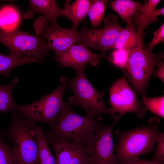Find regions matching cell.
I'll return each instance as SVG.
<instances>
[{
    "label": "cell",
    "instance_id": "cell-21",
    "mask_svg": "<svg viewBox=\"0 0 164 164\" xmlns=\"http://www.w3.org/2000/svg\"><path fill=\"white\" fill-rule=\"evenodd\" d=\"M18 81L15 77L9 84L0 85V107L3 112H12L17 109L18 105L13 99L12 93Z\"/></svg>",
    "mask_w": 164,
    "mask_h": 164
},
{
    "label": "cell",
    "instance_id": "cell-6",
    "mask_svg": "<svg viewBox=\"0 0 164 164\" xmlns=\"http://www.w3.org/2000/svg\"><path fill=\"white\" fill-rule=\"evenodd\" d=\"M128 53L126 65L122 70L136 91L143 97L157 65L163 61L164 52L154 53L145 47Z\"/></svg>",
    "mask_w": 164,
    "mask_h": 164
},
{
    "label": "cell",
    "instance_id": "cell-20",
    "mask_svg": "<svg viewBox=\"0 0 164 164\" xmlns=\"http://www.w3.org/2000/svg\"><path fill=\"white\" fill-rule=\"evenodd\" d=\"M21 18L20 13L15 7L2 6L0 8V30L10 32L18 29Z\"/></svg>",
    "mask_w": 164,
    "mask_h": 164
},
{
    "label": "cell",
    "instance_id": "cell-18",
    "mask_svg": "<svg viewBox=\"0 0 164 164\" xmlns=\"http://www.w3.org/2000/svg\"><path fill=\"white\" fill-rule=\"evenodd\" d=\"M110 4L113 10L118 15L122 21L126 23V26L135 29L132 17L142 3L138 1L132 0H114L111 1Z\"/></svg>",
    "mask_w": 164,
    "mask_h": 164
},
{
    "label": "cell",
    "instance_id": "cell-9",
    "mask_svg": "<svg viewBox=\"0 0 164 164\" xmlns=\"http://www.w3.org/2000/svg\"><path fill=\"white\" fill-rule=\"evenodd\" d=\"M109 92L110 108L113 111L118 114L114 119L118 122L122 116L128 113H135L139 118L145 116L146 109L138 100L125 77L115 81Z\"/></svg>",
    "mask_w": 164,
    "mask_h": 164
},
{
    "label": "cell",
    "instance_id": "cell-5",
    "mask_svg": "<svg viewBox=\"0 0 164 164\" xmlns=\"http://www.w3.org/2000/svg\"><path fill=\"white\" fill-rule=\"evenodd\" d=\"M12 113L11 123L4 134L12 143L17 164H39L38 144L32 132L33 127L17 109Z\"/></svg>",
    "mask_w": 164,
    "mask_h": 164
},
{
    "label": "cell",
    "instance_id": "cell-11",
    "mask_svg": "<svg viewBox=\"0 0 164 164\" xmlns=\"http://www.w3.org/2000/svg\"><path fill=\"white\" fill-rule=\"evenodd\" d=\"M53 58L60 65L71 67L75 71L85 69L88 63L97 65L102 58L109 60V56L106 54L93 53L81 43L74 44L63 53L55 55Z\"/></svg>",
    "mask_w": 164,
    "mask_h": 164
},
{
    "label": "cell",
    "instance_id": "cell-13",
    "mask_svg": "<svg viewBox=\"0 0 164 164\" xmlns=\"http://www.w3.org/2000/svg\"><path fill=\"white\" fill-rule=\"evenodd\" d=\"M79 32L72 27L63 28L56 23L49 25L41 35L46 40L50 50H53L55 55H58L79 43Z\"/></svg>",
    "mask_w": 164,
    "mask_h": 164
},
{
    "label": "cell",
    "instance_id": "cell-15",
    "mask_svg": "<svg viewBox=\"0 0 164 164\" xmlns=\"http://www.w3.org/2000/svg\"><path fill=\"white\" fill-rule=\"evenodd\" d=\"M143 35L138 34L135 29L131 26L121 27L113 49H123L128 52L145 48Z\"/></svg>",
    "mask_w": 164,
    "mask_h": 164
},
{
    "label": "cell",
    "instance_id": "cell-19",
    "mask_svg": "<svg viewBox=\"0 0 164 164\" xmlns=\"http://www.w3.org/2000/svg\"><path fill=\"white\" fill-rule=\"evenodd\" d=\"M32 132L38 144L39 164H57L56 158L50 149L46 135L43 128L36 125L32 128Z\"/></svg>",
    "mask_w": 164,
    "mask_h": 164
},
{
    "label": "cell",
    "instance_id": "cell-25",
    "mask_svg": "<svg viewBox=\"0 0 164 164\" xmlns=\"http://www.w3.org/2000/svg\"><path fill=\"white\" fill-rule=\"evenodd\" d=\"M16 154L12 147L0 138V164H17Z\"/></svg>",
    "mask_w": 164,
    "mask_h": 164
},
{
    "label": "cell",
    "instance_id": "cell-24",
    "mask_svg": "<svg viewBox=\"0 0 164 164\" xmlns=\"http://www.w3.org/2000/svg\"><path fill=\"white\" fill-rule=\"evenodd\" d=\"M143 105L145 109L162 118H164V97H142Z\"/></svg>",
    "mask_w": 164,
    "mask_h": 164
},
{
    "label": "cell",
    "instance_id": "cell-8",
    "mask_svg": "<svg viewBox=\"0 0 164 164\" xmlns=\"http://www.w3.org/2000/svg\"><path fill=\"white\" fill-rule=\"evenodd\" d=\"M117 19L116 15L110 14L104 17L102 27L89 28L84 23L79 32L78 43L105 54L106 51L113 49L121 28L117 23Z\"/></svg>",
    "mask_w": 164,
    "mask_h": 164
},
{
    "label": "cell",
    "instance_id": "cell-28",
    "mask_svg": "<svg viewBox=\"0 0 164 164\" xmlns=\"http://www.w3.org/2000/svg\"><path fill=\"white\" fill-rule=\"evenodd\" d=\"M164 41V24L153 33L152 38L148 46L146 47L148 50L152 51L155 47Z\"/></svg>",
    "mask_w": 164,
    "mask_h": 164
},
{
    "label": "cell",
    "instance_id": "cell-2",
    "mask_svg": "<svg viewBox=\"0 0 164 164\" xmlns=\"http://www.w3.org/2000/svg\"><path fill=\"white\" fill-rule=\"evenodd\" d=\"M70 105L65 103V107L46 135L85 146L96 131L105 125L99 118L94 119L77 114Z\"/></svg>",
    "mask_w": 164,
    "mask_h": 164
},
{
    "label": "cell",
    "instance_id": "cell-14",
    "mask_svg": "<svg viewBox=\"0 0 164 164\" xmlns=\"http://www.w3.org/2000/svg\"><path fill=\"white\" fill-rule=\"evenodd\" d=\"M160 0H147L138 8L132 17L133 24L136 26V32L139 35L143 34L144 30L149 25L156 23L157 17L164 15V7L156 9Z\"/></svg>",
    "mask_w": 164,
    "mask_h": 164
},
{
    "label": "cell",
    "instance_id": "cell-1",
    "mask_svg": "<svg viewBox=\"0 0 164 164\" xmlns=\"http://www.w3.org/2000/svg\"><path fill=\"white\" fill-rule=\"evenodd\" d=\"M160 119L155 117L149 119L147 125L127 131H116L118 143L114 149L118 162H125L152 152L160 132Z\"/></svg>",
    "mask_w": 164,
    "mask_h": 164
},
{
    "label": "cell",
    "instance_id": "cell-4",
    "mask_svg": "<svg viewBox=\"0 0 164 164\" xmlns=\"http://www.w3.org/2000/svg\"><path fill=\"white\" fill-rule=\"evenodd\" d=\"M60 81L50 93L30 104L17 106V110L32 127L37 123L42 122L51 128L65 107L63 98L67 86L64 76L60 77Z\"/></svg>",
    "mask_w": 164,
    "mask_h": 164
},
{
    "label": "cell",
    "instance_id": "cell-23",
    "mask_svg": "<svg viewBox=\"0 0 164 164\" xmlns=\"http://www.w3.org/2000/svg\"><path fill=\"white\" fill-rule=\"evenodd\" d=\"M26 63V60L24 57H18L9 53L5 55L0 53V75L8 77L13 69Z\"/></svg>",
    "mask_w": 164,
    "mask_h": 164
},
{
    "label": "cell",
    "instance_id": "cell-10",
    "mask_svg": "<svg viewBox=\"0 0 164 164\" xmlns=\"http://www.w3.org/2000/svg\"><path fill=\"white\" fill-rule=\"evenodd\" d=\"M117 122L114 120L110 125L99 128L86 145L90 164H118L112 135L113 127Z\"/></svg>",
    "mask_w": 164,
    "mask_h": 164
},
{
    "label": "cell",
    "instance_id": "cell-27",
    "mask_svg": "<svg viewBox=\"0 0 164 164\" xmlns=\"http://www.w3.org/2000/svg\"><path fill=\"white\" fill-rule=\"evenodd\" d=\"M152 160L158 164H164V132H160Z\"/></svg>",
    "mask_w": 164,
    "mask_h": 164
},
{
    "label": "cell",
    "instance_id": "cell-22",
    "mask_svg": "<svg viewBox=\"0 0 164 164\" xmlns=\"http://www.w3.org/2000/svg\"><path fill=\"white\" fill-rule=\"evenodd\" d=\"M107 0H91L87 13L92 28L99 26L104 17Z\"/></svg>",
    "mask_w": 164,
    "mask_h": 164
},
{
    "label": "cell",
    "instance_id": "cell-17",
    "mask_svg": "<svg viewBox=\"0 0 164 164\" xmlns=\"http://www.w3.org/2000/svg\"><path fill=\"white\" fill-rule=\"evenodd\" d=\"M29 7L31 11L43 15L51 23H57L58 18L61 15L62 8L55 0H31Z\"/></svg>",
    "mask_w": 164,
    "mask_h": 164
},
{
    "label": "cell",
    "instance_id": "cell-16",
    "mask_svg": "<svg viewBox=\"0 0 164 164\" xmlns=\"http://www.w3.org/2000/svg\"><path fill=\"white\" fill-rule=\"evenodd\" d=\"M65 2L64 7L62 8V16L70 19L73 23L72 28L76 29L87 15L91 0H76L71 4L70 1Z\"/></svg>",
    "mask_w": 164,
    "mask_h": 164
},
{
    "label": "cell",
    "instance_id": "cell-12",
    "mask_svg": "<svg viewBox=\"0 0 164 164\" xmlns=\"http://www.w3.org/2000/svg\"><path fill=\"white\" fill-rule=\"evenodd\" d=\"M46 136L48 143L55 153L57 164H90L85 146L69 140Z\"/></svg>",
    "mask_w": 164,
    "mask_h": 164
},
{
    "label": "cell",
    "instance_id": "cell-30",
    "mask_svg": "<svg viewBox=\"0 0 164 164\" xmlns=\"http://www.w3.org/2000/svg\"><path fill=\"white\" fill-rule=\"evenodd\" d=\"M118 164H158L153 160L141 159L139 158L123 162H118Z\"/></svg>",
    "mask_w": 164,
    "mask_h": 164
},
{
    "label": "cell",
    "instance_id": "cell-7",
    "mask_svg": "<svg viewBox=\"0 0 164 164\" xmlns=\"http://www.w3.org/2000/svg\"><path fill=\"white\" fill-rule=\"evenodd\" d=\"M0 43L13 56H30L42 62L50 50L42 35H34L18 29L10 32L0 30Z\"/></svg>",
    "mask_w": 164,
    "mask_h": 164
},
{
    "label": "cell",
    "instance_id": "cell-3",
    "mask_svg": "<svg viewBox=\"0 0 164 164\" xmlns=\"http://www.w3.org/2000/svg\"><path fill=\"white\" fill-rule=\"evenodd\" d=\"M74 77L70 79L64 77L67 86L73 92V96L70 97L67 103L81 107L87 114V116L100 119L106 115L114 119L117 114L111 108L105 105L102 97L104 94L96 89L86 78L84 69L75 71Z\"/></svg>",
    "mask_w": 164,
    "mask_h": 164
},
{
    "label": "cell",
    "instance_id": "cell-29",
    "mask_svg": "<svg viewBox=\"0 0 164 164\" xmlns=\"http://www.w3.org/2000/svg\"><path fill=\"white\" fill-rule=\"evenodd\" d=\"M50 22L45 17L41 16L35 22L33 27L37 35H40L44 32L46 28L50 25Z\"/></svg>",
    "mask_w": 164,
    "mask_h": 164
},
{
    "label": "cell",
    "instance_id": "cell-31",
    "mask_svg": "<svg viewBox=\"0 0 164 164\" xmlns=\"http://www.w3.org/2000/svg\"><path fill=\"white\" fill-rule=\"evenodd\" d=\"M157 69L154 73L155 76L158 77L162 81L164 80V63L163 61L159 63L157 66Z\"/></svg>",
    "mask_w": 164,
    "mask_h": 164
},
{
    "label": "cell",
    "instance_id": "cell-26",
    "mask_svg": "<svg viewBox=\"0 0 164 164\" xmlns=\"http://www.w3.org/2000/svg\"><path fill=\"white\" fill-rule=\"evenodd\" d=\"M109 56V61L114 65L122 70L125 67L128 56L127 51L123 49L116 50Z\"/></svg>",
    "mask_w": 164,
    "mask_h": 164
}]
</instances>
